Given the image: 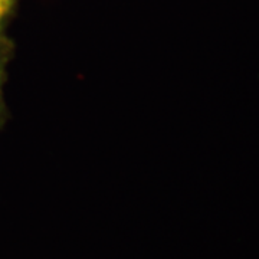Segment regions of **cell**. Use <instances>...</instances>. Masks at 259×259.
Wrapping results in <instances>:
<instances>
[{
  "label": "cell",
  "mask_w": 259,
  "mask_h": 259,
  "mask_svg": "<svg viewBox=\"0 0 259 259\" xmlns=\"http://www.w3.org/2000/svg\"><path fill=\"white\" fill-rule=\"evenodd\" d=\"M15 55V44L6 32L0 30V130L6 125L10 114L5 100V83L8 79V66Z\"/></svg>",
  "instance_id": "6da1fadb"
},
{
  "label": "cell",
  "mask_w": 259,
  "mask_h": 259,
  "mask_svg": "<svg viewBox=\"0 0 259 259\" xmlns=\"http://www.w3.org/2000/svg\"><path fill=\"white\" fill-rule=\"evenodd\" d=\"M19 0H0V30L6 32L10 20L15 16Z\"/></svg>",
  "instance_id": "7a4b0ae2"
}]
</instances>
